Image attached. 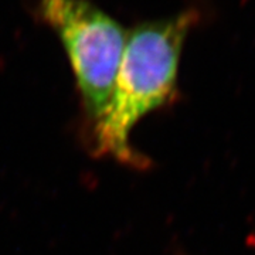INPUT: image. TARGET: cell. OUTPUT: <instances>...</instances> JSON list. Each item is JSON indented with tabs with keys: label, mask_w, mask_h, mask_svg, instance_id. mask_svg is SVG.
<instances>
[{
	"label": "cell",
	"mask_w": 255,
	"mask_h": 255,
	"mask_svg": "<svg viewBox=\"0 0 255 255\" xmlns=\"http://www.w3.org/2000/svg\"><path fill=\"white\" fill-rule=\"evenodd\" d=\"M199 18L197 10L186 9L128 30L108 108L92 127L94 155L137 170L149 166V159L130 145V133L146 115L177 98L183 46Z\"/></svg>",
	"instance_id": "obj_1"
},
{
	"label": "cell",
	"mask_w": 255,
	"mask_h": 255,
	"mask_svg": "<svg viewBox=\"0 0 255 255\" xmlns=\"http://www.w3.org/2000/svg\"><path fill=\"white\" fill-rule=\"evenodd\" d=\"M38 11L63 44L92 128L108 108L128 30L90 0H40Z\"/></svg>",
	"instance_id": "obj_2"
}]
</instances>
